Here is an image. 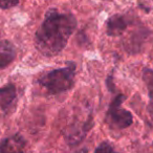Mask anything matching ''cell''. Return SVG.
Returning <instances> with one entry per match:
<instances>
[{
	"label": "cell",
	"instance_id": "6da1fadb",
	"mask_svg": "<svg viewBox=\"0 0 153 153\" xmlns=\"http://www.w3.org/2000/svg\"><path fill=\"white\" fill-rule=\"evenodd\" d=\"M76 24L78 21L72 14L59 13L56 9H49L35 34L36 48L46 57L57 56L67 45Z\"/></svg>",
	"mask_w": 153,
	"mask_h": 153
},
{
	"label": "cell",
	"instance_id": "7a4b0ae2",
	"mask_svg": "<svg viewBox=\"0 0 153 153\" xmlns=\"http://www.w3.org/2000/svg\"><path fill=\"white\" fill-rule=\"evenodd\" d=\"M76 64L70 62L66 67L53 69L43 74L38 80V83L51 94H58L71 89L74 84Z\"/></svg>",
	"mask_w": 153,
	"mask_h": 153
},
{
	"label": "cell",
	"instance_id": "3957f363",
	"mask_svg": "<svg viewBox=\"0 0 153 153\" xmlns=\"http://www.w3.org/2000/svg\"><path fill=\"white\" fill-rule=\"evenodd\" d=\"M126 97L120 94L114 97L109 105L106 114V123L112 129H125L128 128L133 122L131 112L123 108V103Z\"/></svg>",
	"mask_w": 153,
	"mask_h": 153
},
{
	"label": "cell",
	"instance_id": "277c9868",
	"mask_svg": "<svg viewBox=\"0 0 153 153\" xmlns=\"http://www.w3.org/2000/svg\"><path fill=\"white\" fill-rule=\"evenodd\" d=\"M130 20L127 16L115 14L111 16L106 23V34L109 37H119L127 30Z\"/></svg>",
	"mask_w": 153,
	"mask_h": 153
},
{
	"label": "cell",
	"instance_id": "5b68a950",
	"mask_svg": "<svg viewBox=\"0 0 153 153\" xmlns=\"http://www.w3.org/2000/svg\"><path fill=\"white\" fill-rule=\"evenodd\" d=\"M25 140L20 134H14L0 143V153H24Z\"/></svg>",
	"mask_w": 153,
	"mask_h": 153
},
{
	"label": "cell",
	"instance_id": "8992f818",
	"mask_svg": "<svg viewBox=\"0 0 153 153\" xmlns=\"http://www.w3.org/2000/svg\"><path fill=\"white\" fill-rule=\"evenodd\" d=\"M16 58V48L7 40L0 41V69L9 66Z\"/></svg>",
	"mask_w": 153,
	"mask_h": 153
},
{
	"label": "cell",
	"instance_id": "52a82bcc",
	"mask_svg": "<svg viewBox=\"0 0 153 153\" xmlns=\"http://www.w3.org/2000/svg\"><path fill=\"white\" fill-rule=\"evenodd\" d=\"M17 97L16 87L13 84L4 86L0 88V108L2 110H7Z\"/></svg>",
	"mask_w": 153,
	"mask_h": 153
},
{
	"label": "cell",
	"instance_id": "ba28073f",
	"mask_svg": "<svg viewBox=\"0 0 153 153\" xmlns=\"http://www.w3.org/2000/svg\"><path fill=\"white\" fill-rule=\"evenodd\" d=\"M143 81L148 90L149 99H150V104L148 107V111L153 119V69L150 68H144L143 69Z\"/></svg>",
	"mask_w": 153,
	"mask_h": 153
},
{
	"label": "cell",
	"instance_id": "9c48e42d",
	"mask_svg": "<svg viewBox=\"0 0 153 153\" xmlns=\"http://www.w3.org/2000/svg\"><path fill=\"white\" fill-rule=\"evenodd\" d=\"M94 153H119L114 149V147L111 146L109 143L103 142L102 144H100L98 146V148L96 149Z\"/></svg>",
	"mask_w": 153,
	"mask_h": 153
},
{
	"label": "cell",
	"instance_id": "30bf717a",
	"mask_svg": "<svg viewBox=\"0 0 153 153\" xmlns=\"http://www.w3.org/2000/svg\"><path fill=\"white\" fill-rule=\"evenodd\" d=\"M19 4V0H0V9H11Z\"/></svg>",
	"mask_w": 153,
	"mask_h": 153
}]
</instances>
